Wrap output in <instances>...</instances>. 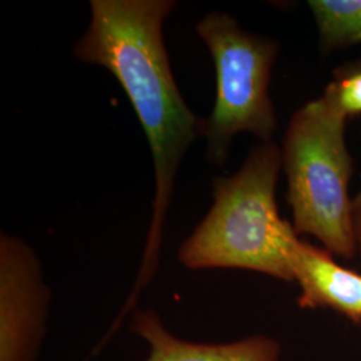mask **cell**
Segmentation results:
<instances>
[{
	"label": "cell",
	"mask_w": 361,
	"mask_h": 361,
	"mask_svg": "<svg viewBox=\"0 0 361 361\" xmlns=\"http://www.w3.org/2000/svg\"><path fill=\"white\" fill-rule=\"evenodd\" d=\"M173 0H91L90 25L74 46L78 61L110 71L126 92L150 146L154 165L153 217L138 285L154 273L174 182L202 118L182 98L164 42Z\"/></svg>",
	"instance_id": "cell-1"
},
{
	"label": "cell",
	"mask_w": 361,
	"mask_h": 361,
	"mask_svg": "<svg viewBox=\"0 0 361 361\" xmlns=\"http://www.w3.org/2000/svg\"><path fill=\"white\" fill-rule=\"evenodd\" d=\"M283 169L277 143L255 145L229 177L213 180V207L182 243L178 261L192 271L245 269L293 281L290 250L298 235L279 213Z\"/></svg>",
	"instance_id": "cell-2"
},
{
	"label": "cell",
	"mask_w": 361,
	"mask_h": 361,
	"mask_svg": "<svg viewBox=\"0 0 361 361\" xmlns=\"http://www.w3.org/2000/svg\"><path fill=\"white\" fill-rule=\"evenodd\" d=\"M347 119L323 95L307 102L286 126L281 159L297 235H313L331 255L352 258L357 244L349 197L353 158L345 141Z\"/></svg>",
	"instance_id": "cell-3"
},
{
	"label": "cell",
	"mask_w": 361,
	"mask_h": 361,
	"mask_svg": "<svg viewBox=\"0 0 361 361\" xmlns=\"http://www.w3.org/2000/svg\"><path fill=\"white\" fill-rule=\"evenodd\" d=\"M195 31L216 68V102L202 119L201 138L207 142V161L224 166L238 134L269 142L277 130L269 83L280 44L246 31L232 15L219 11L205 15Z\"/></svg>",
	"instance_id": "cell-4"
},
{
	"label": "cell",
	"mask_w": 361,
	"mask_h": 361,
	"mask_svg": "<svg viewBox=\"0 0 361 361\" xmlns=\"http://www.w3.org/2000/svg\"><path fill=\"white\" fill-rule=\"evenodd\" d=\"M51 293L42 264L22 238L0 234V361H37Z\"/></svg>",
	"instance_id": "cell-5"
},
{
	"label": "cell",
	"mask_w": 361,
	"mask_h": 361,
	"mask_svg": "<svg viewBox=\"0 0 361 361\" xmlns=\"http://www.w3.org/2000/svg\"><path fill=\"white\" fill-rule=\"evenodd\" d=\"M290 268L301 289L300 308H329L361 323V274L338 265L326 249L300 238L290 250Z\"/></svg>",
	"instance_id": "cell-6"
},
{
	"label": "cell",
	"mask_w": 361,
	"mask_h": 361,
	"mask_svg": "<svg viewBox=\"0 0 361 361\" xmlns=\"http://www.w3.org/2000/svg\"><path fill=\"white\" fill-rule=\"evenodd\" d=\"M131 331L150 347L146 361H281L279 343L253 336L226 344L192 343L170 334L154 310H135Z\"/></svg>",
	"instance_id": "cell-7"
},
{
	"label": "cell",
	"mask_w": 361,
	"mask_h": 361,
	"mask_svg": "<svg viewBox=\"0 0 361 361\" xmlns=\"http://www.w3.org/2000/svg\"><path fill=\"white\" fill-rule=\"evenodd\" d=\"M324 52L361 43V0H310Z\"/></svg>",
	"instance_id": "cell-8"
},
{
	"label": "cell",
	"mask_w": 361,
	"mask_h": 361,
	"mask_svg": "<svg viewBox=\"0 0 361 361\" xmlns=\"http://www.w3.org/2000/svg\"><path fill=\"white\" fill-rule=\"evenodd\" d=\"M323 97L347 118L361 114V62L337 68Z\"/></svg>",
	"instance_id": "cell-9"
},
{
	"label": "cell",
	"mask_w": 361,
	"mask_h": 361,
	"mask_svg": "<svg viewBox=\"0 0 361 361\" xmlns=\"http://www.w3.org/2000/svg\"><path fill=\"white\" fill-rule=\"evenodd\" d=\"M353 229L356 235L357 252L361 255V192L353 198Z\"/></svg>",
	"instance_id": "cell-10"
}]
</instances>
